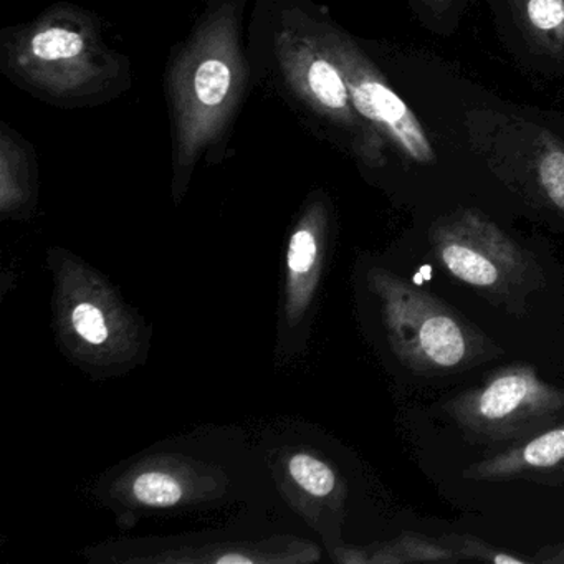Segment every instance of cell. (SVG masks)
<instances>
[{
    "label": "cell",
    "instance_id": "cell-1",
    "mask_svg": "<svg viewBox=\"0 0 564 564\" xmlns=\"http://www.w3.org/2000/svg\"><path fill=\"white\" fill-rule=\"evenodd\" d=\"M249 0H210L171 52L164 74L170 115L171 189L183 200L200 164L220 163L252 88L246 44Z\"/></svg>",
    "mask_w": 564,
    "mask_h": 564
},
{
    "label": "cell",
    "instance_id": "cell-2",
    "mask_svg": "<svg viewBox=\"0 0 564 564\" xmlns=\"http://www.w3.org/2000/svg\"><path fill=\"white\" fill-rule=\"evenodd\" d=\"M313 8V0H257L249 39L253 85L283 101L310 133L381 170L388 144L356 110Z\"/></svg>",
    "mask_w": 564,
    "mask_h": 564
},
{
    "label": "cell",
    "instance_id": "cell-3",
    "mask_svg": "<svg viewBox=\"0 0 564 564\" xmlns=\"http://www.w3.org/2000/svg\"><path fill=\"white\" fill-rule=\"evenodd\" d=\"M0 74L29 97L57 110L104 107L133 88V62L107 21L62 4L0 32Z\"/></svg>",
    "mask_w": 564,
    "mask_h": 564
},
{
    "label": "cell",
    "instance_id": "cell-4",
    "mask_svg": "<svg viewBox=\"0 0 564 564\" xmlns=\"http://www.w3.org/2000/svg\"><path fill=\"white\" fill-rule=\"evenodd\" d=\"M389 346L404 368L419 376L467 371L501 349L462 313L391 270H369Z\"/></svg>",
    "mask_w": 564,
    "mask_h": 564
},
{
    "label": "cell",
    "instance_id": "cell-5",
    "mask_svg": "<svg viewBox=\"0 0 564 564\" xmlns=\"http://www.w3.org/2000/svg\"><path fill=\"white\" fill-rule=\"evenodd\" d=\"M429 246L452 279L511 315L523 316L530 295L546 285L540 260L474 207L437 217Z\"/></svg>",
    "mask_w": 564,
    "mask_h": 564
},
{
    "label": "cell",
    "instance_id": "cell-6",
    "mask_svg": "<svg viewBox=\"0 0 564 564\" xmlns=\"http://www.w3.org/2000/svg\"><path fill=\"white\" fill-rule=\"evenodd\" d=\"M471 153L534 209L564 223V141L514 113L475 108L464 118Z\"/></svg>",
    "mask_w": 564,
    "mask_h": 564
},
{
    "label": "cell",
    "instance_id": "cell-7",
    "mask_svg": "<svg viewBox=\"0 0 564 564\" xmlns=\"http://www.w3.org/2000/svg\"><path fill=\"white\" fill-rule=\"evenodd\" d=\"M442 409L468 441L511 447L564 421V389L544 381L534 366L513 362Z\"/></svg>",
    "mask_w": 564,
    "mask_h": 564
},
{
    "label": "cell",
    "instance_id": "cell-8",
    "mask_svg": "<svg viewBox=\"0 0 564 564\" xmlns=\"http://www.w3.org/2000/svg\"><path fill=\"white\" fill-rule=\"evenodd\" d=\"M313 15L316 31L345 75L352 104L362 120L404 160L421 166L434 164V147L421 121L395 94L378 65L362 51L356 39L335 24L319 6L315 4Z\"/></svg>",
    "mask_w": 564,
    "mask_h": 564
},
{
    "label": "cell",
    "instance_id": "cell-9",
    "mask_svg": "<svg viewBox=\"0 0 564 564\" xmlns=\"http://www.w3.org/2000/svg\"><path fill=\"white\" fill-rule=\"evenodd\" d=\"M328 236V203L315 196L306 203L286 249L283 322L290 332L306 326L325 267Z\"/></svg>",
    "mask_w": 564,
    "mask_h": 564
},
{
    "label": "cell",
    "instance_id": "cell-10",
    "mask_svg": "<svg viewBox=\"0 0 564 564\" xmlns=\"http://www.w3.org/2000/svg\"><path fill=\"white\" fill-rule=\"evenodd\" d=\"M61 325L70 348L85 359L121 361V343L130 339L124 333L120 303L108 299L101 285H82L65 289L61 303Z\"/></svg>",
    "mask_w": 564,
    "mask_h": 564
},
{
    "label": "cell",
    "instance_id": "cell-11",
    "mask_svg": "<svg viewBox=\"0 0 564 564\" xmlns=\"http://www.w3.org/2000/svg\"><path fill=\"white\" fill-rule=\"evenodd\" d=\"M462 477L475 481L564 484V421L464 468Z\"/></svg>",
    "mask_w": 564,
    "mask_h": 564
},
{
    "label": "cell",
    "instance_id": "cell-12",
    "mask_svg": "<svg viewBox=\"0 0 564 564\" xmlns=\"http://www.w3.org/2000/svg\"><path fill=\"white\" fill-rule=\"evenodd\" d=\"M189 462L173 458H151L131 467L120 481V498L133 505L134 511H163L187 507L197 498L209 494V487L200 484L199 471Z\"/></svg>",
    "mask_w": 564,
    "mask_h": 564
},
{
    "label": "cell",
    "instance_id": "cell-13",
    "mask_svg": "<svg viewBox=\"0 0 564 564\" xmlns=\"http://www.w3.org/2000/svg\"><path fill=\"white\" fill-rule=\"evenodd\" d=\"M39 156L34 144L0 121V210L28 217L39 200Z\"/></svg>",
    "mask_w": 564,
    "mask_h": 564
},
{
    "label": "cell",
    "instance_id": "cell-14",
    "mask_svg": "<svg viewBox=\"0 0 564 564\" xmlns=\"http://www.w3.org/2000/svg\"><path fill=\"white\" fill-rule=\"evenodd\" d=\"M282 470L296 497L308 501L313 510L343 511L346 484L328 458L318 452L299 448L283 455Z\"/></svg>",
    "mask_w": 564,
    "mask_h": 564
},
{
    "label": "cell",
    "instance_id": "cell-15",
    "mask_svg": "<svg viewBox=\"0 0 564 564\" xmlns=\"http://www.w3.org/2000/svg\"><path fill=\"white\" fill-rule=\"evenodd\" d=\"M336 560L358 564L458 563L454 551L441 538L417 531H402L391 540L365 547H338Z\"/></svg>",
    "mask_w": 564,
    "mask_h": 564
},
{
    "label": "cell",
    "instance_id": "cell-16",
    "mask_svg": "<svg viewBox=\"0 0 564 564\" xmlns=\"http://www.w3.org/2000/svg\"><path fill=\"white\" fill-rule=\"evenodd\" d=\"M521 34L547 57L564 58V0H508Z\"/></svg>",
    "mask_w": 564,
    "mask_h": 564
},
{
    "label": "cell",
    "instance_id": "cell-17",
    "mask_svg": "<svg viewBox=\"0 0 564 564\" xmlns=\"http://www.w3.org/2000/svg\"><path fill=\"white\" fill-rule=\"evenodd\" d=\"M438 538L448 550L454 551L455 556L460 561H488V563L495 564L534 563V557L520 556V554H514L513 551L494 546L484 538L475 536V534L448 533Z\"/></svg>",
    "mask_w": 564,
    "mask_h": 564
},
{
    "label": "cell",
    "instance_id": "cell-18",
    "mask_svg": "<svg viewBox=\"0 0 564 564\" xmlns=\"http://www.w3.org/2000/svg\"><path fill=\"white\" fill-rule=\"evenodd\" d=\"M534 563L541 564H564V541L540 547L534 553Z\"/></svg>",
    "mask_w": 564,
    "mask_h": 564
},
{
    "label": "cell",
    "instance_id": "cell-19",
    "mask_svg": "<svg viewBox=\"0 0 564 564\" xmlns=\"http://www.w3.org/2000/svg\"><path fill=\"white\" fill-rule=\"evenodd\" d=\"M421 2L434 11H442V9L448 8L454 0H421Z\"/></svg>",
    "mask_w": 564,
    "mask_h": 564
}]
</instances>
